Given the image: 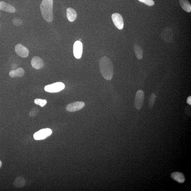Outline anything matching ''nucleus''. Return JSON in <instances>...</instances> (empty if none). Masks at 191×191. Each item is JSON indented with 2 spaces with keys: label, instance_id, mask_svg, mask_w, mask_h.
<instances>
[{
  "label": "nucleus",
  "instance_id": "ddd939ff",
  "mask_svg": "<svg viewBox=\"0 0 191 191\" xmlns=\"http://www.w3.org/2000/svg\"><path fill=\"white\" fill-rule=\"evenodd\" d=\"M171 177L175 181L179 183H183L185 181V176L181 172H175L171 174Z\"/></svg>",
  "mask_w": 191,
  "mask_h": 191
},
{
  "label": "nucleus",
  "instance_id": "4468645a",
  "mask_svg": "<svg viewBox=\"0 0 191 191\" xmlns=\"http://www.w3.org/2000/svg\"><path fill=\"white\" fill-rule=\"evenodd\" d=\"M67 16L68 19L70 22L74 21L76 19V12L74 9L69 8L67 10Z\"/></svg>",
  "mask_w": 191,
  "mask_h": 191
},
{
  "label": "nucleus",
  "instance_id": "39448f33",
  "mask_svg": "<svg viewBox=\"0 0 191 191\" xmlns=\"http://www.w3.org/2000/svg\"><path fill=\"white\" fill-rule=\"evenodd\" d=\"M144 99V92L142 90H139L136 94L135 106L138 110L141 109L143 105Z\"/></svg>",
  "mask_w": 191,
  "mask_h": 191
},
{
  "label": "nucleus",
  "instance_id": "423d86ee",
  "mask_svg": "<svg viewBox=\"0 0 191 191\" xmlns=\"http://www.w3.org/2000/svg\"><path fill=\"white\" fill-rule=\"evenodd\" d=\"M84 106V103L83 102L77 101L68 105L66 110L69 112H74L81 110Z\"/></svg>",
  "mask_w": 191,
  "mask_h": 191
},
{
  "label": "nucleus",
  "instance_id": "6e6552de",
  "mask_svg": "<svg viewBox=\"0 0 191 191\" xmlns=\"http://www.w3.org/2000/svg\"><path fill=\"white\" fill-rule=\"evenodd\" d=\"M15 51L18 55L22 58H26L29 55V51L22 44H17L15 46Z\"/></svg>",
  "mask_w": 191,
  "mask_h": 191
},
{
  "label": "nucleus",
  "instance_id": "b1692460",
  "mask_svg": "<svg viewBox=\"0 0 191 191\" xmlns=\"http://www.w3.org/2000/svg\"><path fill=\"white\" fill-rule=\"evenodd\" d=\"M187 103L189 105H191V96H189L187 99Z\"/></svg>",
  "mask_w": 191,
  "mask_h": 191
},
{
  "label": "nucleus",
  "instance_id": "dca6fc26",
  "mask_svg": "<svg viewBox=\"0 0 191 191\" xmlns=\"http://www.w3.org/2000/svg\"><path fill=\"white\" fill-rule=\"evenodd\" d=\"M24 74L25 71L24 69L22 68H19L16 70L11 71L9 74L11 77L14 78L15 77H21L24 76Z\"/></svg>",
  "mask_w": 191,
  "mask_h": 191
},
{
  "label": "nucleus",
  "instance_id": "a211bd4d",
  "mask_svg": "<svg viewBox=\"0 0 191 191\" xmlns=\"http://www.w3.org/2000/svg\"><path fill=\"white\" fill-rule=\"evenodd\" d=\"M133 49L137 58L141 60L143 57V51L141 47L138 45L135 44L133 46Z\"/></svg>",
  "mask_w": 191,
  "mask_h": 191
},
{
  "label": "nucleus",
  "instance_id": "9d476101",
  "mask_svg": "<svg viewBox=\"0 0 191 191\" xmlns=\"http://www.w3.org/2000/svg\"><path fill=\"white\" fill-rule=\"evenodd\" d=\"M161 36L165 42H171L172 40L173 37L172 29L169 28H165L162 32Z\"/></svg>",
  "mask_w": 191,
  "mask_h": 191
},
{
  "label": "nucleus",
  "instance_id": "4be33fe9",
  "mask_svg": "<svg viewBox=\"0 0 191 191\" xmlns=\"http://www.w3.org/2000/svg\"><path fill=\"white\" fill-rule=\"evenodd\" d=\"M138 1L150 6H153L154 4V2L153 0H138Z\"/></svg>",
  "mask_w": 191,
  "mask_h": 191
},
{
  "label": "nucleus",
  "instance_id": "393cba45",
  "mask_svg": "<svg viewBox=\"0 0 191 191\" xmlns=\"http://www.w3.org/2000/svg\"><path fill=\"white\" fill-rule=\"evenodd\" d=\"M2 166V163L1 161H0V168H1Z\"/></svg>",
  "mask_w": 191,
  "mask_h": 191
},
{
  "label": "nucleus",
  "instance_id": "5701e85b",
  "mask_svg": "<svg viewBox=\"0 0 191 191\" xmlns=\"http://www.w3.org/2000/svg\"><path fill=\"white\" fill-rule=\"evenodd\" d=\"M39 110L37 108H33L32 110L30 112L29 115L31 117H33L36 116L38 113Z\"/></svg>",
  "mask_w": 191,
  "mask_h": 191
},
{
  "label": "nucleus",
  "instance_id": "9b49d317",
  "mask_svg": "<svg viewBox=\"0 0 191 191\" xmlns=\"http://www.w3.org/2000/svg\"><path fill=\"white\" fill-rule=\"evenodd\" d=\"M32 66L35 69H40L43 67L44 63L42 58L38 56H35L31 62Z\"/></svg>",
  "mask_w": 191,
  "mask_h": 191
},
{
  "label": "nucleus",
  "instance_id": "f03ea898",
  "mask_svg": "<svg viewBox=\"0 0 191 191\" xmlns=\"http://www.w3.org/2000/svg\"><path fill=\"white\" fill-rule=\"evenodd\" d=\"M53 0H43L40 5L41 14L45 20L51 22L53 19Z\"/></svg>",
  "mask_w": 191,
  "mask_h": 191
},
{
  "label": "nucleus",
  "instance_id": "6ab92c4d",
  "mask_svg": "<svg viewBox=\"0 0 191 191\" xmlns=\"http://www.w3.org/2000/svg\"><path fill=\"white\" fill-rule=\"evenodd\" d=\"M156 96L154 93L151 94L148 101V105L150 108H152L154 105Z\"/></svg>",
  "mask_w": 191,
  "mask_h": 191
},
{
  "label": "nucleus",
  "instance_id": "412c9836",
  "mask_svg": "<svg viewBox=\"0 0 191 191\" xmlns=\"http://www.w3.org/2000/svg\"><path fill=\"white\" fill-rule=\"evenodd\" d=\"M12 22L13 24L17 26H19L22 24V19L17 18H15L12 19Z\"/></svg>",
  "mask_w": 191,
  "mask_h": 191
},
{
  "label": "nucleus",
  "instance_id": "7ed1b4c3",
  "mask_svg": "<svg viewBox=\"0 0 191 191\" xmlns=\"http://www.w3.org/2000/svg\"><path fill=\"white\" fill-rule=\"evenodd\" d=\"M65 88V85L62 82L51 84L46 86L44 87V90L46 92L50 93H56L60 92Z\"/></svg>",
  "mask_w": 191,
  "mask_h": 191
},
{
  "label": "nucleus",
  "instance_id": "0eeeda50",
  "mask_svg": "<svg viewBox=\"0 0 191 191\" xmlns=\"http://www.w3.org/2000/svg\"><path fill=\"white\" fill-rule=\"evenodd\" d=\"M112 20L118 29L122 30L124 27V22L122 16L117 13H114L112 16Z\"/></svg>",
  "mask_w": 191,
  "mask_h": 191
},
{
  "label": "nucleus",
  "instance_id": "2eb2a0df",
  "mask_svg": "<svg viewBox=\"0 0 191 191\" xmlns=\"http://www.w3.org/2000/svg\"><path fill=\"white\" fill-rule=\"evenodd\" d=\"M26 184V181L22 177H18L16 178L13 183V186L17 188H21Z\"/></svg>",
  "mask_w": 191,
  "mask_h": 191
},
{
  "label": "nucleus",
  "instance_id": "f8f14e48",
  "mask_svg": "<svg viewBox=\"0 0 191 191\" xmlns=\"http://www.w3.org/2000/svg\"><path fill=\"white\" fill-rule=\"evenodd\" d=\"M0 10L9 13H14L16 11L15 9L14 6L3 1H0Z\"/></svg>",
  "mask_w": 191,
  "mask_h": 191
},
{
  "label": "nucleus",
  "instance_id": "aec40b11",
  "mask_svg": "<svg viewBox=\"0 0 191 191\" xmlns=\"http://www.w3.org/2000/svg\"><path fill=\"white\" fill-rule=\"evenodd\" d=\"M35 103L37 105H38L41 107H43L47 103V101L45 99H35L34 101Z\"/></svg>",
  "mask_w": 191,
  "mask_h": 191
},
{
  "label": "nucleus",
  "instance_id": "f257e3e1",
  "mask_svg": "<svg viewBox=\"0 0 191 191\" xmlns=\"http://www.w3.org/2000/svg\"><path fill=\"white\" fill-rule=\"evenodd\" d=\"M100 71L105 79L110 80L113 76V66L110 59L107 56L101 58L99 64Z\"/></svg>",
  "mask_w": 191,
  "mask_h": 191
},
{
  "label": "nucleus",
  "instance_id": "20e7f679",
  "mask_svg": "<svg viewBox=\"0 0 191 191\" xmlns=\"http://www.w3.org/2000/svg\"><path fill=\"white\" fill-rule=\"evenodd\" d=\"M52 131L49 128H43L35 133L34 135V138L36 140H44L52 134Z\"/></svg>",
  "mask_w": 191,
  "mask_h": 191
},
{
  "label": "nucleus",
  "instance_id": "1a4fd4ad",
  "mask_svg": "<svg viewBox=\"0 0 191 191\" xmlns=\"http://www.w3.org/2000/svg\"><path fill=\"white\" fill-rule=\"evenodd\" d=\"M74 56L77 59L81 58L83 53V44L80 41H76L74 45Z\"/></svg>",
  "mask_w": 191,
  "mask_h": 191
},
{
  "label": "nucleus",
  "instance_id": "f3484780",
  "mask_svg": "<svg viewBox=\"0 0 191 191\" xmlns=\"http://www.w3.org/2000/svg\"><path fill=\"white\" fill-rule=\"evenodd\" d=\"M180 5L183 9L188 12L191 11V5L188 0H179Z\"/></svg>",
  "mask_w": 191,
  "mask_h": 191
}]
</instances>
